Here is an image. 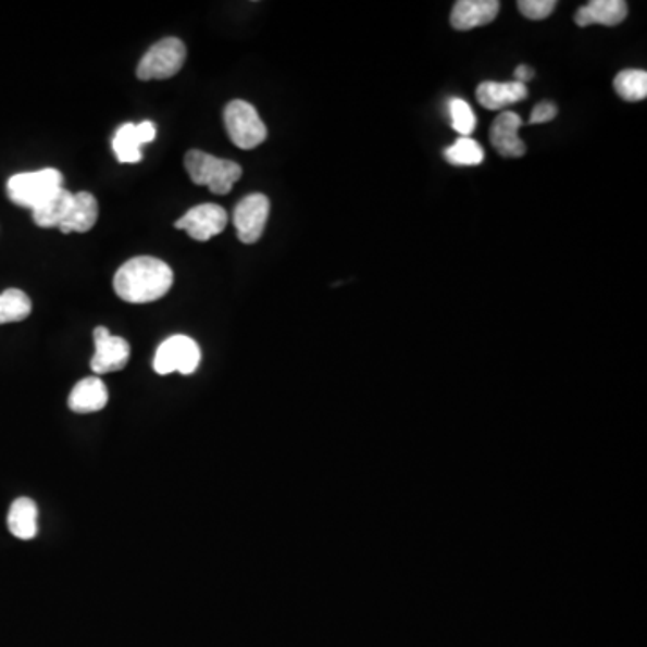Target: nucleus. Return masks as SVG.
Returning a JSON list of instances; mask_svg holds the SVG:
<instances>
[{
	"label": "nucleus",
	"instance_id": "21",
	"mask_svg": "<svg viewBox=\"0 0 647 647\" xmlns=\"http://www.w3.org/2000/svg\"><path fill=\"white\" fill-rule=\"evenodd\" d=\"M445 159L453 166H478L486 159V153L472 137H461L450 148H446Z\"/></svg>",
	"mask_w": 647,
	"mask_h": 647
},
{
	"label": "nucleus",
	"instance_id": "3",
	"mask_svg": "<svg viewBox=\"0 0 647 647\" xmlns=\"http://www.w3.org/2000/svg\"><path fill=\"white\" fill-rule=\"evenodd\" d=\"M63 187L62 172L46 167L40 172L18 173L8 181V197L21 208L37 209Z\"/></svg>",
	"mask_w": 647,
	"mask_h": 647
},
{
	"label": "nucleus",
	"instance_id": "24",
	"mask_svg": "<svg viewBox=\"0 0 647 647\" xmlns=\"http://www.w3.org/2000/svg\"><path fill=\"white\" fill-rule=\"evenodd\" d=\"M556 115H558V107L549 101H544V103L534 107L527 125H544V123L555 120Z\"/></svg>",
	"mask_w": 647,
	"mask_h": 647
},
{
	"label": "nucleus",
	"instance_id": "16",
	"mask_svg": "<svg viewBox=\"0 0 647 647\" xmlns=\"http://www.w3.org/2000/svg\"><path fill=\"white\" fill-rule=\"evenodd\" d=\"M98 214L99 206L96 197L87 191L76 192L71 213L60 225V231L63 234L88 233L98 222Z\"/></svg>",
	"mask_w": 647,
	"mask_h": 647
},
{
	"label": "nucleus",
	"instance_id": "22",
	"mask_svg": "<svg viewBox=\"0 0 647 647\" xmlns=\"http://www.w3.org/2000/svg\"><path fill=\"white\" fill-rule=\"evenodd\" d=\"M450 110L451 128L456 129L461 137H470L476 126L475 112L472 107L461 98L450 99L448 103Z\"/></svg>",
	"mask_w": 647,
	"mask_h": 647
},
{
	"label": "nucleus",
	"instance_id": "15",
	"mask_svg": "<svg viewBox=\"0 0 647 647\" xmlns=\"http://www.w3.org/2000/svg\"><path fill=\"white\" fill-rule=\"evenodd\" d=\"M527 87L517 84V82H506V84L482 82L476 87V101L486 110L506 109V107H511V104L520 103L523 99H527Z\"/></svg>",
	"mask_w": 647,
	"mask_h": 647
},
{
	"label": "nucleus",
	"instance_id": "7",
	"mask_svg": "<svg viewBox=\"0 0 647 647\" xmlns=\"http://www.w3.org/2000/svg\"><path fill=\"white\" fill-rule=\"evenodd\" d=\"M270 200L261 192L247 195L234 209L233 220L241 244H258L269 222Z\"/></svg>",
	"mask_w": 647,
	"mask_h": 647
},
{
	"label": "nucleus",
	"instance_id": "13",
	"mask_svg": "<svg viewBox=\"0 0 647 647\" xmlns=\"http://www.w3.org/2000/svg\"><path fill=\"white\" fill-rule=\"evenodd\" d=\"M626 16L627 4L624 0H592L577 10L575 24L580 27L619 26L626 21Z\"/></svg>",
	"mask_w": 647,
	"mask_h": 647
},
{
	"label": "nucleus",
	"instance_id": "19",
	"mask_svg": "<svg viewBox=\"0 0 647 647\" xmlns=\"http://www.w3.org/2000/svg\"><path fill=\"white\" fill-rule=\"evenodd\" d=\"M613 87L624 101H644L647 98V73L643 69H626L617 74Z\"/></svg>",
	"mask_w": 647,
	"mask_h": 647
},
{
	"label": "nucleus",
	"instance_id": "9",
	"mask_svg": "<svg viewBox=\"0 0 647 647\" xmlns=\"http://www.w3.org/2000/svg\"><path fill=\"white\" fill-rule=\"evenodd\" d=\"M94 344H96V352L90 362L94 373L109 374L126 368L129 360V344L125 338L114 337L107 327L99 326L94 329Z\"/></svg>",
	"mask_w": 647,
	"mask_h": 647
},
{
	"label": "nucleus",
	"instance_id": "17",
	"mask_svg": "<svg viewBox=\"0 0 647 647\" xmlns=\"http://www.w3.org/2000/svg\"><path fill=\"white\" fill-rule=\"evenodd\" d=\"M10 533L18 539H33L38 534V508L32 498H16L8 513Z\"/></svg>",
	"mask_w": 647,
	"mask_h": 647
},
{
	"label": "nucleus",
	"instance_id": "4",
	"mask_svg": "<svg viewBox=\"0 0 647 647\" xmlns=\"http://www.w3.org/2000/svg\"><path fill=\"white\" fill-rule=\"evenodd\" d=\"M223 121L233 145L241 150H254L263 145L269 135V129L259 117L258 110L244 99H234L225 107Z\"/></svg>",
	"mask_w": 647,
	"mask_h": 647
},
{
	"label": "nucleus",
	"instance_id": "6",
	"mask_svg": "<svg viewBox=\"0 0 647 647\" xmlns=\"http://www.w3.org/2000/svg\"><path fill=\"white\" fill-rule=\"evenodd\" d=\"M202 360V351L192 338L186 335H175L159 346L155 358H153V369L157 374L181 373L184 376L197 371Z\"/></svg>",
	"mask_w": 647,
	"mask_h": 647
},
{
	"label": "nucleus",
	"instance_id": "10",
	"mask_svg": "<svg viewBox=\"0 0 647 647\" xmlns=\"http://www.w3.org/2000/svg\"><path fill=\"white\" fill-rule=\"evenodd\" d=\"M155 137L157 128L151 121H142L140 125L126 123L121 126L115 134L114 142H112L117 161L125 162V164H137L142 161L140 146L153 142Z\"/></svg>",
	"mask_w": 647,
	"mask_h": 647
},
{
	"label": "nucleus",
	"instance_id": "1",
	"mask_svg": "<svg viewBox=\"0 0 647 647\" xmlns=\"http://www.w3.org/2000/svg\"><path fill=\"white\" fill-rule=\"evenodd\" d=\"M173 270L170 264L151 256L129 259L114 275V290L129 304L155 302L172 290Z\"/></svg>",
	"mask_w": 647,
	"mask_h": 647
},
{
	"label": "nucleus",
	"instance_id": "23",
	"mask_svg": "<svg viewBox=\"0 0 647 647\" xmlns=\"http://www.w3.org/2000/svg\"><path fill=\"white\" fill-rule=\"evenodd\" d=\"M556 0H520L518 10L528 21H545L555 13Z\"/></svg>",
	"mask_w": 647,
	"mask_h": 647
},
{
	"label": "nucleus",
	"instance_id": "18",
	"mask_svg": "<svg viewBox=\"0 0 647 647\" xmlns=\"http://www.w3.org/2000/svg\"><path fill=\"white\" fill-rule=\"evenodd\" d=\"M73 202L74 192L67 191L65 187H62L60 191L54 192L42 206L33 209V220H35L38 227L60 228V225L65 222V217L71 213Z\"/></svg>",
	"mask_w": 647,
	"mask_h": 647
},
{
	"label": "nucleus",
	"instance_id": "12",
	"mask_svg": "<svg viewBox=\"0 0 647 647\" xmlns=\"http://www.w3.org/2000/svg\"><path fill=\"white\" fill-rule=\"evenodd\" d=\"M498 11V0H459L451 10L450 24L457 32H470L492 24L497 18Z\"/></svg>",
	"mask_w": 647,
	"mask_h": 647
},
{
	"label": "nucleus",
	"instance_id": "14",
	"mask_svg": "<svg viewBox=\"0 0 647 647\" xmlns=\"http://www.w3.org/2000/svg\"><path fill=\"white\" fill-rule=\"evenodd\" d=\"M67 403L69 409L76 412V414L99 412L109 403V388L104 385L103 380L98 378V376L84 378L74 385L73 390L69 394Z\"/></svg>",
	"mask_w": 647,
	"mask_h": 647
},
{
	"label": "nucleus",
	"instance_id": "8",
	"mask_svg": "<svg viewBox=\"0 0 647 647\" xmlns=\"http://www.w3.org/2000/svg\"><path fill=\"white\" fill-rule=\"evenodd\" d=\"M228 214L222 206L202 203L189 209L181 220H176L175 228L186 231L197 241H209L227 227Z\"/></svg>",
	"mask_w": 647,
	"mask_h": 647
},
{
	"label": "nucleus",
	"instance_id": "25",
	"mask_svg": "<svg viewBox=\"0 0 647 647\" xmlns=\"http://www.w3.org/2000/svg\"><path fill=\"white\" fill-rule=\"evenodd\" d=\"M534 78V71L533 69L528 67V65H518L517 71H514V79L517 84L525 85L527 82Z\"/></svg>",
	"mask_w": 647,
	"mask_h": 647
},
{
	"label": "nucleus",
	"instance_id": "20",
	"mask_svg": "<svg viewBox=\"0 0 647 647\" xmlns=\"http://www.w3.org/2000/svg\"><path fill=\"white\" fill-rule=\"evenodd\" d=\"M32 310V299L24 291L10 288L0 294V324L26 321Z\"/></svg>",
	"mask_w": 647,
	"mask_h": 647
},
{
	"label": "nucleus",
	"instance_id": "2",
	"mask_svg": "<svg viewBox=\"0 0 647 647\" xmlns=\"http://www.w3.org/2000/svg\"><path fill=\"white\" fill-rule=\"evenodd\" d=\"M186 170L197 186H208L213 195H228L244 175L238 162L217 159L200 150L187 151Z\"/></svg>",
	"mask_w": 647,
	"mask_h": 647
},
{
	"label": "nucleus",
	"instance_id": "5",
	"mask_svg": "<svg viewBox=\"0 0 647 647\" xmlns=\"http://www.w3.org/2000/svg\"><path fill=\"white\" fill-rule=\"evenodd\" d=\"M186 57V43L182 42L181 38H162L161 42L151 46L140 60L137 65V78L140 82L173 78L181 73Z\"/></svg>",
	"mask_w": 647,
	"mask_h": 647
},
{
	"label": "nucleus",
	"instance_id": "11",
	"mask_svg": "<svg viewBox=\"0 0 647 647\" xmlns=\"http://www.w3.org/2000/svg\"><path fill=\"white\" fill-rule=\"evenodd\" d=\"M522 126L523 121L520 115L514 112H502L497 120L493 121L492 129H489L493 148L506 159H518V157L525 155L527 148L518 137V129Z\"/></svg>",
	"mask_w": 647,
	"mask_h": 647
}]
</instances>
